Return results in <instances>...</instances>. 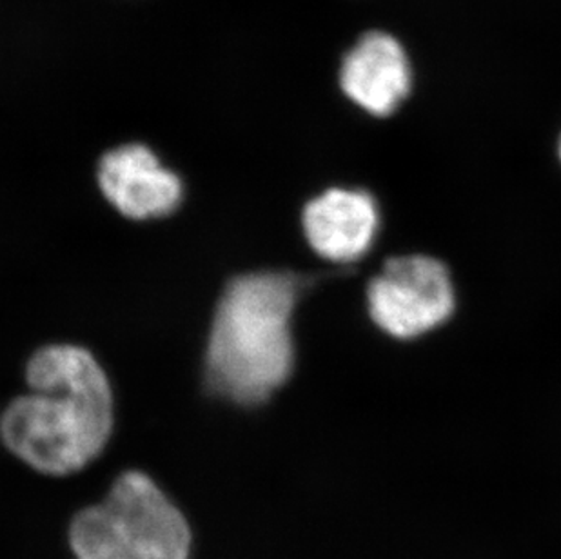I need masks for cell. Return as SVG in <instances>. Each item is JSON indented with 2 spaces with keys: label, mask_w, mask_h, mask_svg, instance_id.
I'll use <instances>...</instances> for the list:
<instances>
[{
  "label": "cell",
  "mask_w": 561,
  "mask_h": 559,
  "mask_svg": "<svg viewBox=\"0 0 561 559\" xmlns=\"http://www.w3.org/2000/svg\"><path fill=\"white\" fill-rule=\"evenodd\" d=\"M30 395L11 401L0 434L5 447L46 476H68L101 456L113 433V392L95 356L68 343L27 362Z\"/></svg>",
  "instance_id": "cell-1"
},
{
  "label": "cell",
  "mask_w": 561,
  "mask_h": 559,
  "mask_svg": "<svg viewBox=\"0 0 561 559\" xmlns=\"http://www.w3.org/2000/svg\"><path fill=\"white\" fill-rule=\"evenodd\" d=\"M302 282L262 271L231 280L218 301L207 342V384L218 396L259 406L291 376V318Z\"/></svg>",
  "instance_id": "cell-2"
},
{
  "label": "cell",
  "mask_w": 561,
  "mask_h": 559,
  "mask_svg": "<svg viewBox=\"0 0 561 559\" xmlns=\"http://www.w3.org/2000/svg\"><path fill=\"white\" fill-rule=\"evenodd\" d=\"M77 559H190V523L168 494L140 470H126L106 498L69 523Z\"/></svg>",
  "instance_id": "cell-3"
},
{
  "label": "cell",
  "mask_w": 561,
  "mask_h": 559,
  "mask_svg": "<svg viewBox=\"0 0 561 559\" xmlns=\"http://www.w3.org/2000/svg\"><path fill=\"white\" fill-rule=\"evenodd\" d=\"M449 270L427 254L387 260L367 287V309L387 336L413 340L444 326L455 312Z\"/></svg>",
  "instance_id": "cell-4"
},
{
  "label": "cell",
  "mask_w": 561,
  "mask_h": 559,
  "mask_svg": "<svg viewBox=\"0 0 561 559\" xmlns=\"http://www.w3.org/2000/svg\"><path fill=\"white\" fill-rule=\"evenodd\" d=\"M99 185L110 204L131 220L168 217L184 195L181 179L144 144L107 151L99 166Z\"/></svg>",
  "instance_id": "cell-5"
},
{
  "label": "cell",
  "mask_w": 561,
  "mask_h": 559,
  "mask_svg": "<svg viewBox=\"0 0 561 559\" xmlns=\"http://www.w3.org/2000/svg\"><path fill=\"white\" fill-rule=\"evenodd\" d=\"M411 84L408 54L389 33H366L347 52L340 68L344 95L373 116L397 112L408 99Z\"/></svg>",
  "instance_id": "cell-6"
},
{
  "label": "cell",
  "mask_w": 561,
  "mask_h": 559,
  "mask_svg": "<svg viewBox=\"0 0 561 559\" xmlns=\"http://www.w3.org/2000/svg\"><path fill=\"white\" fill-rule=\"evenodd\" d=\"M302 224L314 253L331 262L351 264L373 248L380 212L369 191L334 187L304 207Z\"/></svg>",
  "instance_id": "cell-7"
},
{
  "label": "cell",
  "mask_w": 561,
  "mask_h": 559,
  "mask_svg": "<svg viewBox=\"0 0 561 559\" xmlns=\"http://www.w3.org/2000/svg\"><path fill=\"white\" fill-rule=\"evenodd\" d=\"M558 155H560V160H561V138H560V148H558Z\"/></svg>",
  "instance_id": "cell-8"
}]
</instances>
